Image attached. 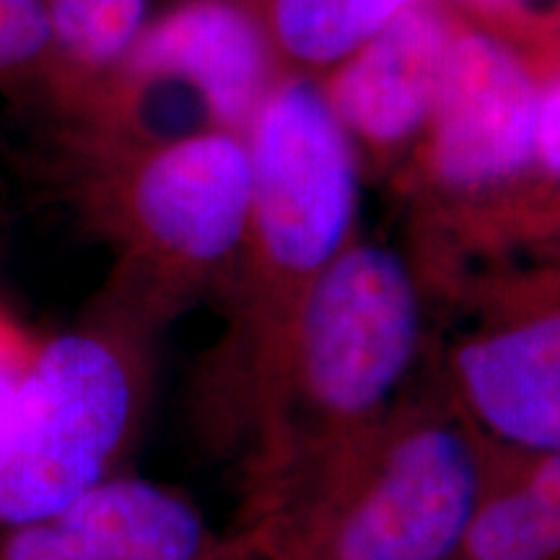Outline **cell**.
Segmentation results:
<instances>
[{"mask_svg": "<svg viewBox=\"0 0 560 560\" xmlns=\"http://www.w3.org/2000/svg\"><path fill=\"white\" fill-rule=\"evenodd\" d=\"M140 247L174 268H210L249 234V151L231 130L179 138L151 153L130 185Z\"/></svg>", "mask_w": 560, "mask_h": 560, "instance_id": "5", "label": "cell"}, {"mask_svg": "<svg viewBox=\"0 0 560 560\" xmlns=\"http://www.w3.org/2000/svg\"><path fill=\"white\" fill-rule=\"evenodd\" d=\"M560 558V454H540L522 478L488 482L457 560Z\"/></svg>", "mask_w": 560, "mask_h": 560, "instance_id": "11", "label": "cell"}, {"mask_svg": "<svg viewBox=\"0 0 560 560\" xmlns=\"http://www.w3.org/2000/svg\"><path fill=\"white\" fill-rule=\"evenodd\" d=\"M52 55L81 68L125 60L145 30V0H45Z\"/></svg>", "mask_w": 560, "mask_h": 560, "instance_id": "13", "label": "cell"}, {"mask_svg": "<svg viewBox=\"0 0 560 560\" xmlns=\"http://www.w3.org/2000/svg\"><path fill=\"white\" fill-rule=\"evenodd\" d=\"M37 342L0 310V412L5 410L21 376L30 369Z\"/></svg>", "mask_w": 560, "mask_h": 560, "instance_id": "15", "label": "cell"}, {"mask_svg": "<svg viewBox=\"0 0 560 560\" xmlns=\"http://www.w3.org/2000/svg\"><path fill=\"white\" fill-rule=\"evenodd\" d=\"M0 560H215V542L177 490L109 475L52 514L11 527Z\"/></svg>", "mask_w": 560, "mask_h": 560, "instance_id": "7", "label": "cell"}, {"mask_svg": "<svg viewBox=\"0 0 560 560\" xmlns=\"http://www.w3.org/2000/svg\"><path fill=\"white\" fill-rule=\"evenodd\" d=\"M535 159L552 177H560V79L540 94L535 122Z\"/></svg>", "mask_w": 560, "mask_h": 560, "instance_id": "16", "label": "cell"}, {"mask_svg": "<svg viewBox=\"0 0 560 560\" xmlns=\"http://www.w3.org/2000/svg\"><path fill=\"white\" fill-rule=\"evenodd\" d=\"M450 45L446 21L410 5L342 60L327 96L335 115L371 143L405 140L431 117Z\"/></svg>", "mask_w": 560, "mask_h": 560, "instance_id": "10", "label": "cell"}, {"mask_svg": "<svg viewBox=\"0 0 560 560\" xmlns=\"http://www.w3.org/2000/svg\"><path fill=\"white\" fill-rule=\"evenodd\" d=\"M475 5H482V9H503V5L516 3V0H470Z\"/></svg>", "mask_w": 560, "mask_h": 560, "instance_id": "17", "label": "cell"}, {"mask_svg": "<svg viewBox=\"0 0 560 560\" xmlns=\"http://www.w3.org/2000/svg\"><path fill=\"white\" fill-rule=\"evenodd\" d=\"M50 55L52 30L45 0H0V79Z\"/></svg>", "mask_w": 560, "mask_h": 560, "instance_id": "14", "label": "cell"}, {"mask_svg": "<svg viewBox=\"0 0 560 560\" xmlns=\"http://www.w3.org/2000/svg\"><path fill=\"white\" fill-rule=\"evenodd\" d=\"M138 408L136 366L107 335L37 342L0 412V524L42 520L109 478Z\"/></svg>", "mask_w": 560, "mask_h": 560, "instance_id": "2", "label": "cell"}, {"mask_svg": "<svg viewBox=\"0 0 560 560\" xmlns=\"http://www.w3.org/2000/svg\"><path fill=\"white\" fill-rule=\"evenodd\" d=\"M535 81L509 47L480 32L452 37L433 102L431 164L454 190H482L535 159Z\"/></svg>", "mask_w": 560, "mask_h": 560, "instance_id": "6", "label": "cell"}, {"mask_svg": "<svg viewBox=\"0 0 560 560\" xmlns=\"http://www.w3.org/2000/svg\"><path fill=\"white\" fill-rule=\"evenodd\" d=\"M125 60L140 81L190 83L223 130L249 122L265 96V39L229 0L177 5L140 32Z\"/></svg>", "mask_w": 560, "mask_h": 560, "instance_id": "9", "label": "cell"}, {"mask_svg": "<svg viewBox=\"0 0 560 560\" xmlns=\"http://www.w3.org/2000/svg\"><path fill=\"white\" fill-rule=\"evenodd\" d=\"M478 433L446 416L374 425L335 454L306 560H457L488 486Z\"/></svg>", "mask_w": 560, "mask_h": 560, "instance_id": "1", "label": "cell"}, {"mask_svg": "<svg viewBox=\"0 0 560 560\" xmlns=\"http://www.w3.org/2000/svg\"><path fill=\"white\" fill-rule=\"evenodd\" d=\"M416 0H272V26L291 58L312 66L346 60Z\"/></svg>", "mask_w": 560, "mask_h": 560, "instance_id": "12", "label": "cell"}, {"mask_svg": "<svg viewBox=\"0 0 560 560\" xmlns=\"http://www.w3.org/2000/svg\"><path fill=\"white\" fill-rule=\"evenodd\" d=\"M475 431L532 454H560V312L467 340L454 355Z\"/></svg>", "mask_w": 560, "mask_h": 560, "instance_id": "8", "label": "cell"}, {"mask_svg": "<svg viewBox=\"0 0 560 560\" xmlns=\"http://www.w3.org/2000/svg\"><path fill=\"white\" fill-rule=\"evenodd\" d=\"M420 338L416 283L395 252L346 247L306 280L289 395L332 436L380 425L408 376Z\"/></svg>", "mask_w": 560, "mask_h": 560, "instance_id": "3", "label": "cell"}, {"mask_svg": "<svg viewBox=\"0 0 560 560\" xmlns=\"http://www.w3.org/2000/svg\"><path fill=\"white\" fill-rule=\"evenodd\" d=\"M249 231L272 268L310 280L346 249L355 215L353 149L330 100L289 81L252 115Z\"/></svg>", "mask_w": 560, "mask_h": 560, "instance_id": "4", "label": "cell"}]
</instances>
